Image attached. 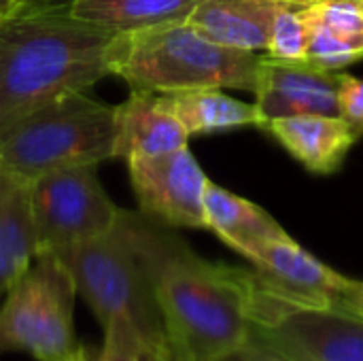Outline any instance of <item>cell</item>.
I'll list each match as a JSON object with an SVG mask.
<instances>
[{"mask_svg":"<svg viewBox=\"0 0 363 361\" xmlns=\"http://www.w3.org/2000/svg\"><path fill=\"white\" fill-rule=\"evenodd\" d=\"M98 166H74L30 181L40 251H60L113 232L121 211L98 179Z\"/></svg>","mask_w":363,"mask_h":361,"instance_id":"obj_7","label":"cell"},{"mask_svg":"<svg viewBox=\"0 0 363 361\" xmlns=\"http://www.w3.org/2000/svg\"><path fill=\"white\" fill-rule=\"evenodd\" d=\"M66 0H30V4H64Z\"/></svg>","mask_w":363,"mask_h":361,"instance_id":"obj_27","label":"cell"},{"mask_svg":"<svg viewBox=\"0 0 363 361\" xmlns=\"http://www.w3.org/2000/svg\"><path fill=\"white\" fill-rule=\"evenodd\" d=\"M264 53L219 45L189 21L115 34L111 74L130 91L174 94L200 87L255 91Z\"/></svg>","mask_w":363,"mask_h":361,"instance_id":"obj_3","label":"cell"},{"mask_svg":"<svg viewBox=\"0 0 363 361\" xmlns=\"http://www.w3.org/2000/svg\"><path fill=\"white\" fill-rule=\"evenodd\" d=\"M26 4H30V0H0V17L13 13L17 9L26 6Z\"/></svg>","mask_w":363,"mask_h":361,"instance_id":"obj_25","label":"cell"},{"mask_svg":"<svg viewBox=\"0 0 363 361\" xmlns=\"http://www.w3.org/2000/svg\"><path fill=\"white\" fill-rule=\"evenodd\" d=\"M115 34L79 21L68 4H26L0 17V126L111 77Z\"/></svg>","mask_w":363,"mask_h":361,"instance_id":"obj_2","label":"cell"},{"mask_svg":"<svg viewBox=\"0 0 363 361\" xmlns=\"http://www.w3.org/2000/svg\"><path fill=\"white\" fill-rule=\"evenodd\" d=\"M338 311H347L351 315H357L363 319V281H351L347 289L340 294L336 306Z\"/></svg>","mask_w":363,"mask_h":361,"instance_id":"obj_24","label":"cell"},{"mask_svg":"<svg viewBox=\"0 0 363 361\" xmlns=\"http://www.w3.org/2000/svg\"><path fill=\"white\" fill-rule=\"evenodd\" d=\"M306 60L345 70L363 60V0H311Z\"/></svg>","mask_w":363,"mask_h":361,"instance_id":"obj_16","label":"cell"},{"mask_svg":"<svg viewBox=\"0 0 363 361\" xmlns=\"http://www.w3.org/2000/svg\"><path fill=\"white\" fill-rule=\"evenodd\" d=\"M77 287L51 251H40L9 287L0 306V353L21 351L51 361L79 347L74 336Z\"/></svg>","mask_w":363,"mask_h":361,"instance_id":"obj_6","label":"cell"},{"mask_svg":"<svg viewBox=\"0 0 363 361\" xmlns=\"http://www.w3.org/2000/svg\"><path fill=\"white\" fill-rule=\"evenodd\" d=\"M113 106L85 89L64 91L0 126V162L28 181L113 160Z\"/></svg>","mask_w":363,"mask_h":361,"instance_id":"obj_4","label":"cell"},{"mask_svg":"<svg viewBox=\"0 0 363 361\" xmlns=\"http://www.w3.org/2000/svg\"><path fill=\"white\" fill-rule=\"evenodd\" d=\"M102 349L98 361H151L134 328L125 321H108L102 326Z\"/></svg>","mask_w":363,"mask_h":361,"instance_id":"obj_21","label":"cell"},{"mask_svg":"<svg viewBox=\"0 0 363 361\" xmlns=\"http://www.w3.org/2000/svg\"><path fill=\"white\" fill-rule=\"evenodd\" d=\"M38 255L30 181L0 162V296Z\"/></svg>","mask_w":363,"mask_h":361,"instance_id":"obj_15","label":"cell"},{"mask_svg":"<svg viewBox=\"0 0 363 361\" xmlns=\"http://www.w3.org/2000/svg\"><path fill=\"white\" fill-rule=\"evenodd\" d=\"M251 338L291 361H363V319L338 309H283L255 315Z\"/></svg>","mask_w":363,"mask_h":361,"instance_id":"obj_10","label":"cell"},{"mask_svg":"<svg viewBox=\"0 0 363 361\" xmlns=\"http://www.w3.org/2000/svg\"><path fill=\"white\" fill-rule=\"evenodd\" d=\"M219 361H291V360H289V357H285V355H281L279 351L270 349L268 345H264V343H259V340H255V338H251V336H249V340H247L242 347H238V349H234L232 353L223 355Z\"/></svg>","mask_w":363,"mask_h":361,"instance_id":"obj_23","label":"cell"},{"mask_svg":"<svg viewBox=\"0 0 363 361\" xmlns=\"http://www.w3.org/2000/svg\"><path fill=\"white\" fill-rule=\"evenodd\" d=\"M125 162L143 217L166 228L206 230L204 194L211 179L204 174L189 145Z\"/></svg>","mask_w":363,"mask_h":361,"instance_id":"obj_9","label":"cell"},{"mask_svg":"<svg viewBox=\"0 0 363 361\" xmlns=\"http://www.w3.org/2000/svg\"><path fill=\"white\" fill-rule=\"evenodd\" d=\"M300 166L313 174H336L359 134L340 115H294L270 119L264 128Z\"/></svg>","mask_w":363,"mask_h":361,"instance_id":"obj_12","label":"cell"},{"mask_svg":"<svg viewBox=\"0 0 363 361\" xmlns=\"http://www.w3.org/2000/svg\"><path fill=\"white\" fill-rule=\"evenodd\" d=\"M200 2L202 0H66L72 17L113 34L187 21Z\"/></svg>","mask_w":363,"mask_h":361,"instance_id":"obj_18","label":"cell"},{"mask_svg":"<svg viewBox=\"0 0 363 361\" xmlns=\"http://www.w3.org/2000/svg\"><path fill=\"white\" fill-rule=\"evenodd\" d=\"M342 70H328L308 60H274L264 53L255 96L259 130L277 117L338 115Z\"/></svg>","mask_w":363,"mask_h":361,"instance_id":"obj_11","label":"cell"},{"mask_svg":"<svg viewBox=\"0 0 363 361\" xmlns=\"http://www.w3.org/2000/svg\"><path fill=\"white\" fill-rule=\"evenodd\" d=\"M187 136H206L238 128H259L255 104L232 98L219 87H200L166 94Z\"/></svg>","mask_w":363,"mask_h":361,"instance_id":"obj_19","label":"cell"},{"mask_svg":"<svg viewBox=\"0 0 363 361\" xmlns=\"http://www.w3.org/2000/svg\"><path fill=\"white\" fill-rule=\"evenodd\" d=\"M311 0H285L274 17L270 45L266 55L274 60H306L311 38Z\"/></svg>","mask_w":363,"mask_h":361,"instance_id":"obj_20","label":"cell"},{"mask_svg":"<svg viewBox=\"0 0 363 361\" xmlns=\"http://www.w3.org/2000/svg\"><path fill=\"white\" fill-rule=\"evenodd\" d=\"M51 253L62 260L77 296L89 304L100 326L115 319L125 321L151 361H174L151 283L121 226L100 238Z\"/></svg>","mask_w":363,"mask_h":361,"instance_id":"obj_5","label":"cell"},{"mask_svg":"<svg viewBox=\"0 0 363 361\" xmlns=\"http://www.w3.org/2000/svg\"><path fill=\"white\" fill-rule=\"evenodd\" d=\"M338 115L363 138V79L345 70L338 87Z\"/></svg>","mask_w":363,"mask_h":361,"instance_id":"obj_22","label":"cell"},{"mask_svg":"<svg viewBox=\"0 0 363 361\" xmlns=\"http://www.w3.org/2000/svg\"><path fill=\"white\" fill-rule=\"evenodd\" d=\"M253 317L283 309H334L351 279L338 274L289 234L253 247Z\"/></svg>","mask_w":363,"mask_h":361,"instance_id":"obj_8","label":"cell"},{"mask_svg":"<svg viewBox=\"0 0 363 361\" xmlns=\"http://www.w3.org/2000/svg\"><path fill=\"white\" fill-rule=\"evenodd\" d=\"M51 361H89V355H87V351H85V347H77L74 351H70V353H66V355H62V357H57V360H51Z\"/></svg>","mask_w":363,"mask_h":361,"instance_id":"obj_26","label":"cell"},{"mask_svg":"<svg viewBox=\"0 0 363 361\" xmlns=\"http://www.w3.org/2000/svg\"><path fill=\"white\" fill-rule=\"evenodd\" d=\"M115 149L113 160L157 155L189 145V136L177 119L166 94L130 91L113 106Z\"/></svg>","mask_w":363,"mask_h":361,"instance_id":"obj_13","label":"cell"},{"mask_svg":"<svg viewBox=\"0 0 363 361\" xmlns=\"http://www.w3.org/2000/svg\"><path fill=\"white\" fill-rule=\"evenodd\" d=\"M283 4L285 0H202L187 21L219 45L266 53Z\"/></svg>","mask_w":363,"mask_h":361,"instance_id":"obj_14","label":"cell"},{"mask_svg":"<svg viewBox=\"0 0 363 361\" xmlns=\"http://www.w3.org/2000/svg\"><path fill=\"white\" fill-rule=\"evenodd\" d=\"M206 230L215 232L230 249L249 255L253 247L264 240L285 236L283 226L259 204L232 194L230 189L208 181L204 194Z\"/></svg>","mask_w":363,"mask_h":361,"instance_id":"obj_17","label":"cell"},{"mask_svg":"<svg viewBox=\"0 0 363 361\" xmlns=\"http://www.w3.org/2000/svg\"><path fill=\"white\" fill-rule=\"evenodd\" d=\"M119 226L151 283L174 361H219L249 340L253 270L204 260L140 213L123 209Z\"/></svg>","mask_w":363,"mask_h":361,"instance_id":"obj_1","label":"cell"}]
</instances>
